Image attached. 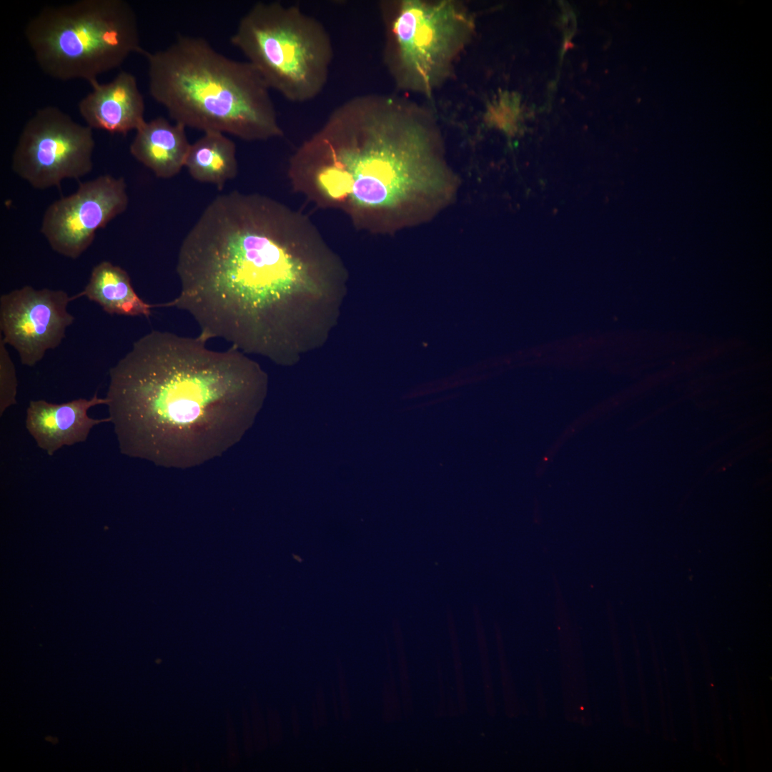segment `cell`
I'll list each match as a JSON object with an SVG mask.
<instances>
[{
	"label": "cell",
	"mask_w": 772,
	"mask_h": 772,
	"mask_svg": "<svg viewBox=\"0 0 772 772\" xmlns=\"http://www.w3.org/2000/svg\"><path fill=\"white\" fill-rule=\"evenodd\" d=\"M179 294L206 341L291 365L322 347L348 289L340 257L305 214L267 196L214 198L183 239Z\"/></svg>",
	"instance_id": "obj_1"
},
{
	"label": "cell",
	"mask_w": 772,
	"mask_h": 772,
	"mask_svg": "<svg viewBox=\"0 0 772 772\" xmlns=\"http://www.w3.org/2000/svg\"><path fill=\"white\" fill-rule=\"evenodd\" d=\"M152 330L109 370L106 395L120 452L157 466L189 468L237 443L261 405L267 376L233 347Z\"/></svg>",
	"instance_id": "obj_2"
},
{
	"label": "cell",
	"mask_w": 772,
	"mask_h": 772,
	"mask_svg": "<svg viewBox=\"0 0 772 772\" xmlns=\"http://www.w3.org/2000/svg\"><path fill=\"white\" fill-rule=\"evenodd\" d=\"M292 189L353 226L395 232L451 188L433 135L402 100L362 95L336 107L290 158Z\"/></svg>",
	"instance_id": "obj_3"
},
{
	"label": "cell",
	"mask_w": 772,
	"mask_h": 772,
	"mask_svg": "<svg viewBox=\"0 0 772 772\" xmlns=\"http://www.w3.org/2000/svg\"><path fill=\"white\" fill-rule=\"evenodd\" d=\"M142 54L150 96L174 122L250 142L283 135L270 89L247 61L229 58L205 39L187 35Z\"/></svg>",
	"instance_id": "obj_4"
},
{
	"label": "cell",
	"mask_w": 772,
	"mask_h": 772,
	"mask_svg": "<svg viewBox=\"0 0 772 772\" xmlns=\"http://www.w3.org/2000/svg\"><path fill=\"white\" fill-rule=\"evenodd\" d=\"M24 36L41 71L50 77L83 79L118 68L142 54L134 9L124 0H78L41 9L26 24Z\"/></svg>",
	"instance_id": "obj_5"
},
{
	"label": "cell",
	"mask_w": 772,
	"mask_h": 772,
	"mask_svg": "<svg viewBox=\"0 0 772 772\" xmlns=\"http://www.w3.org/2000/svg\"><path fill=\"white\" fill-rule=\"evenodd\" d=\"M269 89L303 103L324 89L333 59L331 37L317 19L295 5L260 1L230 37Z\"/></svg>",
	"instance_id": "obj_6"
},
{
	"label": "cell",
	"mask_w": 772,
	"mask_h": 772,
	"mask_svg": "<svg viewBox=\"0 0 772 772\" xmlns=\"http://www.w3.org/2000/svg\"><path fill=\"white\" fill-rule=\"evenodd\" d=\"M385 62L397 86L428 94L448 74L474 31L470 15L452 1H387Z\"/></svg>",
	"instance_id": "obj_7"
},
{
	"label": "cell",
	"mask_w": 772,
	"mask_h": 772,
	"mask_svg": "<svg viewBox=\"0 0 772 772\" xmlns=\"http://www.w3.org/2000/svg\"><path fill=\"white\" fill-rule=\"evenodd\" d=\"M93 129L54 106L39 109L24 125L11 157V168L37 189L59 187L93 168Z\"/></svg>",
	"instance_id": "obj_8"
},
{
	"label": "cell",
	"mask_w": 772,
	"mask_h": 772,
	"mask_svg": "<svg viewBox=\"0 0 772 772\" xmlns=\"http://www.w3.org/2000/svg\"><path fill=\"white\" fill-rule=\"evenodd\" d=\"M128 204L124 179L100 175L80 182L74 193L52 202L44 213L40 230L54 252L76 259L92 244L96 232Z\"/></svg>",
	"instance_id": "obj_9"
},
{
	"label": "cell",
	"mask_w": 772,
	"mask_h": 772,
	"mask_svg": "<svg viewBox=\"0 0 772 772\" xmlns=\"http://www.w3.org/2000/svg\"><path fill=\"white\" fill-rule=\"evenodd\" d=\"M74 296L61 290L25 285L0 297L1 339L16 350L22 365L34 367L59 347L74 322L67 310Z\"/></svg>",
	"instance_id": "obj_10"
},
{
	"label": "cell",
	"mask_w": 772,
	"mask_h": 772,
	"mask_svg": "<svg viewBox=\"0 0 772 772\" xmlns=\"http://www.w3.org/2000/svg\"><path fill=\"white\" fill-rule=\"evenodd\" d=\"M107 402L106 397H99L97 393L90 399L79 398L61 404L31 400L26 410V427L37 446L53 455L64 446L86 441L94 426L110 422L109 417L94 419L87 414L91 407L107 405Z\"/></svg>",
	"instance_id": "obj_11"
},
{
	"label": "cell",
	"mask_w": 772,
	"mask_h": 772,
	"mask_svg": "<svg viewBox=\"0 0 772 772\" xmlns=\"http://www.w3.org/2000/svg\"><path fill=\"white\" fill-rule=\"evenodd\" d=\"M91 91L78 104L79 112L92 129L126 134L146 121L145 104L136 77L121 71L110 81L91 84Z\"/></svg>",
	"instance_id": "obj_12"
},
{
	"label": "cell",
	"mask_w": 772,
	"mask_h": 772,
	"mask_svg": "<svg viewBox=\"0 0 772 772\" xmlns=\"http://www.w3.org/2000/svg\"><path fill=\"white\" fill-rule=\"evenodd\" d=\"M185 129L184 125L172 124L162 117L146 121L135 131L129 152L157 177L171 178L184 167L191 145Z\"/></svg>",
	"instance_id": "obj_13"
},
{
	"label": "cell",
	"mask_w": 772,
	"mask_h": 772,
	"mask_svg": "<svg viewBox=\"0 0 772 772\" xmlns=\"http://www.w3.org/2000/svg\"><path fill=\"white\" fill-rule=\"evenodd\" d=\"M86 297L98 304L109 315L144 316L152 315V309L167 307L166 303L152 305L144 301L134 290L127 272L109 261L95 265L84 289L74 296Z\"/></svg>",
	"instance_id": "obj_14"
},
{
	"label": "cell",
	"mask_w": 772,
	"mask_h": 772,
	"mask_svg": "<svg viewBox=\"0 0 772 772\" xmlns=\"http://www.w3.org/2000/svg\"><path fill=\"white\" fill-rule=\"evenodd\" d=\"M184 167L195 180L222 189L237 174L235 144L223 133L204 132L190 145Z\"/></svg>",
	"instance_id": "obj_15"
},
{
	"label": "cell",
	"mask_w": 772,
	"mask_h": 772,
	"mask_svg": "<svg viewBox=\"0 0 772 772\" xmlns=\"http://www.w3.org/2000/svg\"><path fill=\"white\" fill-rule=\"evenodd\" d=\"M17 377L14 364L0 337V415L16 403Z\"/></svg>",
	"instance_id": "obj_16"
},
{
	"label": "cell",
	"mask_w": 772,
	"mask_h": 772,
	"mask_svg": "<svg viewBox=\"0 0 772 772\" xmlns=\"http://www.w3.org/2000/svg\"><path fill=\"white\" fill-rule=\"evenodd\" d=\"M254 747L257 752L264 751L268 746V736L263 714L257 697L253 694L250 699Z\"/></svg>",
	"instance_id": "obj_17"
},
{
	"label": "cell",
	"mask_w": 772,
	"mask_h": 772,
	"mask_svg": "<svg viewBox=\"0 0 772 772\" xmlns=\"http://www.w3.org/2000/svg\"><path fill=\"white\" fill-rule=\"evenodd\" d=\"M226 723L227 763L229 768H234L239 763V755L233 721L229 712L226 713Z\"/></svg>",
	"instance_id": "obj_18"
},
{
	"label": "cell",
	"mask_w": 772,
	"mask_h": 772,
	"mask_svg": "<svg viewBox=\"0 0 772 772\" xmlns=\"http://www.w3.org/2000/svg\"><path fill=\"white\" fill-rule=\"evenodd\" d=\"M269 741L272 746H279L283 739L281 718L279 712L271 707L267 708Z\"/></svg>",
	"instance_id": "obj_19"
},
{
	"label": "cell",
	"mask_w": 772,
	"mask_h": 772,
	"mask_svg": "<svg viewBox=\"0 0 772 772\" xmlns=\"http://www.w3.org/2000/svg\"><path fill=\"white\" fill-rule=\"evenodd\" d=\"M336 665L337 670L339 692L342 705V718L344 721H347L351 718V708L344 668L342 665L340 659H336Z\"/></svg>",
	"instance_id": "obj_20"
},
{
	"label": "cell",
	"mask_w": 772,
	"mask_h": 772,
	"mask_svg": "<svg viewBox=\"0 0 772 772\" xmlns=\"http://www.w3.org/2000/svg\"><path fill=\"white\" fill-rule=\"evenodd\" d=\"M243 743L246 756L249 758L252 756L254 749L253 735L251 731L249 716L247 710L243 708L242 712Z\"/></svg>",
	"instance_id": "obj_21"
},
{
	"label": "cell",
	"mask_w": 772,
	"mask_h": 772,
	"mask_svg": "<svg viewBox=\"0 0 772 772\" xmlns=\"http://www.w3.org/2000/svg\"><path fill=\"white\" fill-rule=\"evenodd\" d=\"M315 706L318 714L319 723L320 726H323L327 724V714L326 708L325 703L324 693L322 688L319 686L316 691V702Z\"/></svg>",
	"instance_id": "obj_22"
},
{
	"label": "cell",
	"mask_w": 772,
	"mask_h": 772,
	"mask_svg": "<svg viewBox=\"0 0 772 772\" xmlns=\"http://www.w3.org/2000/svg\"><path fill=\"white\" fill-rule=\"evenodd\" d=\"M291 721H292V732H293V733H294V735L295 736H298L300 735V721H299L297 707L295 705H293L292 706Z\"/></svg>",
	"instance_id": "obj_23"
},
{
	"label": "cell",
	"mask_w": 772,
	"mask_h": 772,
	"mask_svg": "<svg viewBox=\"0 0 772 772\" xmlns=\"http://www.w3.org/2000/svg\"><path fill=\"white\" fill-rule=\"evenodd\" d=\"M312 715L313 726H314L315 730H317V728L320 726V723H319L318 714H317V708H316V706H315V702H313V703H312Z\"/></svg>",
	"instance_id": "obj_24"
},
{
	"label": "cell",
	"mask_w": 772,
	"mask_h": 772,
	"mask_svg": "<svg viewBox=\"0 0 772 772\" xmlns=\"http://www.w3.org/2000/svg\"><path fill=\"white\" fill-rule=\"evenodd\" d=\"M332 699H333V703H334L335 715L336 718H338V717H339L338 708H337V701H336V697H335V693L334 688H332Z\"/></svg>",
	"instance_id": "obj_25"
}]
</instances>
